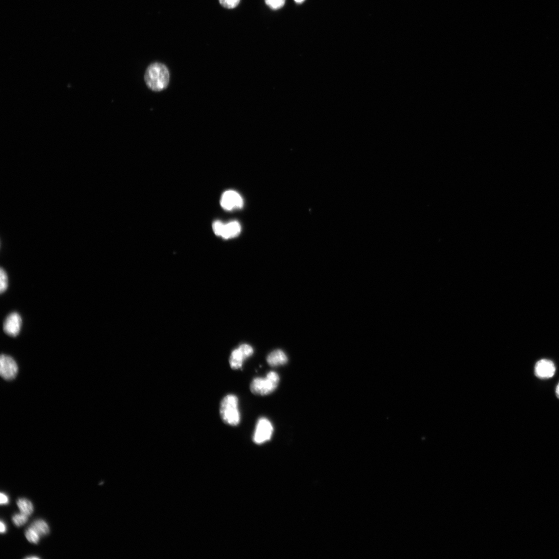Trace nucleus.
<instances>
[{"instance_id": "1", "label": "nucleus", "mask_w": 559, "mask_h": 559, "mask_svg": "<svg viewBox=\"0 0 559 559\" xmlns=\"http://www.w3.org/2000/svg\"><path fill=\"white\" fill-rule=\"evenodd\" d=\"M170 74L164 64L156 62L149 65L145 74V81L147 87L153 91L160 92L169 86Z\"/></svg>"}, {"instance_id": "2", "label": "nucleus", "mask_w": 559, "mask_h": 559, "mask_svg": "<svg viewBox=\"0 0 559 559\" xmlns=\"http://www.w3.org/2000/svg\"><path fill=\"white\" fill-rule=\"evenodd\" d=\"M238 403V398L234 395H228L222 399L220 403V414L224 423L231 426H237L239 424L240 413Z\"/></svg>"}, {"instance_id": "3", "label": "nucleus", "mask_w": 559, "mask_h": 559, "mask_svg": "<svg viewBox=\"0 0 559 559\" xmlns=\"http://www.w3.org/2000/svg\"><path fill=\"white\" fill-rule=\"evenodd\" d=\"M280 382V377L276 372L271 371L268 373L265 378H255L250 384L252 394L259 396H266L273 392Z\"/></svg>"}, {"instance_id": "4", "label": "nucleus", "mask_w": 559, "mask_h": 559, "mask_svg": "<svg viewBox=\"0 0 559 559\" xmlns=\"http://www.w3.org/2000/svg\"><path fill=\"white\" fill-rule=\"evenodd\" d=\"M273 427L269 420L265 417L259 418L256 423L253 440L257 444H263L271 439Z\"/></svg>"}, {"instance_id": "5", "label": "nucleus", "mask_w": 559, "mask_h": 559, "mask_svg": "<svg viewBox=\"0 0 559 559\" xmlns=\"http://www.w3.org/2000/svg\"><path fill=\"white\" fill-rule=\"evenodd\" d=\"M254 353L253 347L247 344H242L238 348L233 350L229 359L232 369H241L245 360L251 357Z\"/></svg>"}, {"instance_id": "6", "label": "nucleus", "mask_w": 559, "mask_h": 559, "mask_svg": "<svg viewBox=\"0 0 559 559\" xmlns=\"http://www.w3.org/2000/svg\"><path fill=\"white\" fill-rule=\"evenodd\" d=\"M18 367L15 360L10 356L2 355L0 359V375L6 380H12L17 375Z\"/></svg>"}, {"instance_id": "7", "label": "nucleus", "mask_w": 559, "mask_h": 559, "mask_svg": "<svg viewBox=\"0 0 559 559\" xmlns=\"http://www.w3.org/2000/svg\"><path fill=\"white\" fill-rule=\"evenodd\" d=\"M221 206L227 211L241 208L244 201L239 194L234 191H227L223 193L221 199Z\"/></svg>"}, {"instance_id": "8", "label": "nucleus", "mask_w": 559, "mask_h": 559, "mask_svg": "<svg viewBox=\"0 0 559 559\" xmlns=\"http://www.w3.org/2000/svg\"><path fill=\"white\" fill-rule=\"evenodd\" d=\"M23 321L21 316L17 312L10 314L4 323L5 332L11 336L16 337L20 333Z\"/></svg>"}, {"instance_id": "9", "label": "nucleus", "mask_w": 559, "mask_h": 559, "mask_svg": "<svg viewBox=\"0 0 559 559\" xmlns=\"http://www.w3.org/2000/svg\"><path fill=\"white\" fill-rule=\"evenodd\" d=\"M555 372L554 363L548 360H541L537 362L535 366V375L540 379L552 378Z\"/></svg>"}, {"instance_id": "10", "label": "nucleus", "mask_w": 559, "mask_h": 559, "mask_svg": "<svg viewBox=\"0 0 559 559\" xmlns=\"http://www.w3.org/2000/svg\"><path fill=\"white\" fill-rule=\"evenodd\" d=\"M267 362L272 367L285 365L288 362L286 354L282 350H275L271 352L267 356Z\"/></svg>"}, {"instance_id": "11", "label": "nucleus", "mask_w": 559, "mask_h": 559, "mask_svg": "<svg viewBox=\"0 0 559 559\" xmlns=\"http://www.w3.org/2000/svg\"><path fill=\"white\" fill-rule=\"evenodd\" d=\"M241 232V226L237 221H232L224 224L221 236L223 238L228 239L237 237Z\"/></svg>"}, {"instance_id": "12", "label": "nucleus", "mask_w": 559, "mask_h": 559, "mask_svg": "<svg viewBox=\"0 0 559 559\" xmlns=\"http://www.w3.org/2000/svg\"><path fill=\"white\" fill-rule=\"evenodd\" d=\"M17 503L21 513L29 516L33 512V506L30 501L25 498H22L19 499Z\"/></svg>"}, {"instance_id": "13", "label": "nucleus", "mask_w": 559, "mask_h": 559, "mask_svg": "<svg viewBox=\"0 0 559 559\" xmlns=\"http://www.w3.org/2000/svg\"><path fill=\"white\" fill-rule=\"evenodd\" d=\"M30 528L35 530L40 536L47 535L49 532L48 525L44 520L41 519L33 522Z\"/></svg>"}, {"instance_id": "14", "label": "nucleus", "mask_w": 559, "mask_h": 559, "mask_svg": "<svg viewBox=\"0 0 559 559\" xmlns=\"http://www.w3.org/2000/svg\"><path fill=\"white\" fill-rule=\"evenodd\" d=\"M9 278L7 272L3 268L0 270V292L3 293L8 288Z\"/></svg>"}, {"instance_id": "15", "label": "nucleus", "mask_w": 559, "mask_h": 559, "mask_svg": "<svg viewBox=\"0 0 559 559\" xmlns=\"http://www.w3.org/2000/svg\"><path fill=\"white\" fill-rule=\"evenodd\" d=\"M25 535L30 543L35 544L39 543L40 535L31 528L30 527L27 530Z\"/></svg>"}, {"instance_id": "16", "label": "nucleus", "mask_w": 559, "mask_h": 559, "mask_svg": "<svg viewBox=\"0 0 559 559\" xmlns=\"http://www.w3.org/2000/svg\"><path fill=\"white\" fill-rule=\"evenodd\" d=\"M12 520L16 527H22L27 523L28 516L21 513V514H15L13 517Z\"/></svg>"}, {"instance_id": "17", "label": "nucleus", "mask_w": 559, "mask_h": 559, "mask_svg": "<svg viewBox=\"0 0 559 559\" xmlns=\"http://www.w3.org/2000/svg\"><path fill=\"white\" fill-rule=\"evenodd\" d=\"M266 5L273 10L282 8L285 5L286 0H265Z\"/></svg>"}, {"instance_id": "18", "label": "nucleus", "mask_w": 559, "mask_h": 559, "mask_svg": "<svg viewBox=\"0 0 559 559\" xmlns=\"http://www.w3.org/2000/svg\"><path fill=\"white\" fill-rule=\"evenodd\" d=\"M240 0H219V3L224 8L233 9L239 4Z\"/></svg>"}, {"instance_id": "19", "label": "nucleus", "mask_w": 559, "mask_h": 559, "mask_svg": "<svg viewBox=\"0 0 559 559\" xmlns=\"http://www.w3.org/2000/svg\"><path fill=\"white\" fill-rule=\"evenodd\" d=\"M223 226L224 223L220 221H217L214 223L213 228L214 232L216 235L219 236H221Z\"/></svg>"}, {"instance_id": "20", "label": "nucleus", "mask_w": 559, "mask_h": 559, "mask_svg": "<svg viewBox=\"0 0 559 559\" xmlns=\"http://www.w3.org/2000/svg\"><path fill=\"white\" fill-rule=\"evenodd\" d=\"M9 503V499L8 496L6 494L2 493H1V501H0V503H1V505H2V506L3 505H7Z\"/></svg>"}, {"instance_id": "21", "label": "nucleus", "mask_w": 559, "mask_h": 559, "mask_svg": "<svg viewBox=\"0 0 559 559\" xmlns=\"http://www.w3.org/2000/svg\"><path fill=\"white\" fill-rule=\"evenodd\" d=\"M7 529V528L6 524L3 521H1V523H0V532H1L2 533H5L6 532Z\"/></svg>"}, {"instance_id": "22", "label": "nucleus", "mask_w": 559, "mask_h": 559, "mask_svg": "<svg viewBox=\"0 0 559 559\" xmlns=\"http://www.w3.org/2000/svg\"><path fill=\"white\" fill-rule=\"evenodd\" d=\"M555 394L557 398L559 399V383L556 387Z\"/></svg>"}, {"instance_id": "23", "label": "nucleus", "mask_w": 559, "mask_h": 559, "mask_svg": "<svg viewBox=\"0 0 559 559\" xmlns=\"http://www.w3.org/2000/svg\"><path fill=\"white\" fill-rule=\"evenodd\" d=\"M294 1H295V2L296 3H297V4H302V3H304V2L305 1V0H294Z\"/></svg>"}, {"instance_id": "24", "label": "nucleus", "mask_w": 559, "mask_h": 559, "mask_svg": "<svg viewBox=\"0 0 559 559\" xmlns=\"http://www.w3.org/2000/svg\"><path fill=\"white\" fill-rule=\"evenodd\" d=\"M27 558H29V559H30V558H32V559H34V558H39V557H37V556H32V557H27Z\"/></svg>"}]
</instances>
